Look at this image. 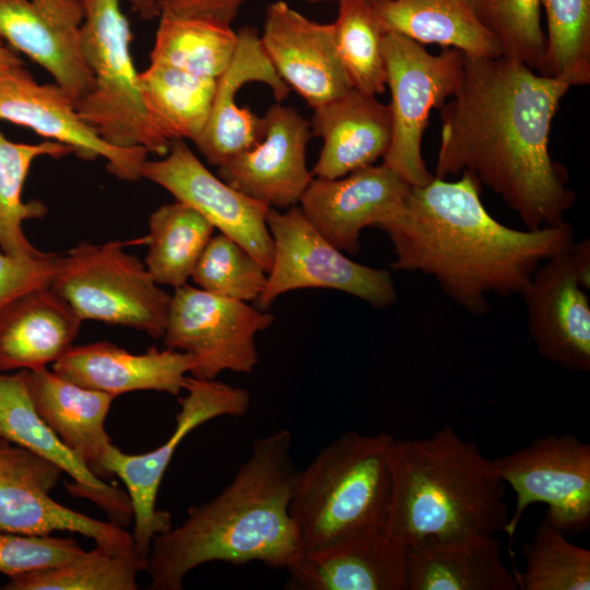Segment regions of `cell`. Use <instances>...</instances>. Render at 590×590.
<instances>
[{"label":"cell","instance_id":"1","mask_svg":"<svg viewBox=\"0 0 590 590\" xmlns=\"http://www.w3.org/2000/svg\"><path fill=\"white\" fill-rule=\"evenodd\" d=\"M570 86L504 56L463 55L455 93L439 108L434 176L472 175L528 229L557 226L575 204L567 169L553 161V119Z\"/></svg>","mask_w":590,"mask_h":590},{"label":"cell","instance_id":"2","mask_svg":"<svg viewBox=\"0 0 590 590\" xmlns=\"http://www.w3.org/2000/svg\"><path fill=\"white\" fill-rule=\"evenodd\" d=\"M481 189L467 173L453 181L434 176L411 186L399 211L379 226L393 245V270L433 276L473 315L487 312V295H521L538 267L575 241L567 221L526 231L499 223L483 205Z\"/></svg>","mask_w":590,"mask_h":590},{"label":"cell","instance_id":"3","mask_svg":"<svg viewBox=\"0 0 590 590\" xmlns=\"http://www.w3.org/2000/svg\"><path fill=\"white\" fill-rule=\"evenodd\" d=\"M291 447L286 428L259 437L221 493L154 538L144 569L150 589L181 590L190 571L211 562L286 570L296 562L303 552L288 510L298 473Z\"/></svg>","mask_w":590,"mask_h":590},{"label":"cell","instance_id":"4","mask_svg":"<svg viewBox=\"0 0 590 590\" xmlns=\"http://www.w3.org/2000/svg\"><path fill=\"white\" fill-rule=\"evenodd\" d=\"M390 467L387 530L408 548L505 532L506 484L493 460L452 427L394 438Z\"/></svg>","mask_w":590,"mask_h":590},{"label":"cell","instance_id":"5","mask_svg":"<svg viewBox=\"0 0 590 590\" xmlns=\"http://www.w3.org/2000/svg\"><path fill=\"white\" fill-rule=\"evenodd\" d=\"M393 441L347 432L298 470L288 510L303 553L387 528Z\"/></svg>","mask_w":590,"mask_h":590},{"label":"cell","instance_id":"6","mask_svg":"<svg viewBox=\"0 0 590 590\" xmlns=\"http://www.w3.org/2000/svg\"><path fill=\"white\" fill-rule=\"evenodd\" d=\"M82 47L94 78L90 93L75 103L80 116L113 146L143 148L164 156L170 141L145 107L140 72L132 60L131 28L120 0H80Z\"/></svg>","mask_w":590,"mask_h":590},{"label":"cell","instance_id":"7","mask_svg":"<svg viewBox=\"0 0 590 590\" xmlns=\"http://www.w3.org/2000/svg\"><path fill=\"white\" fill-rule=\"evenodd\" d=\"M123 245L81 241L60 256L50 287L82 321L128 327L162 339L172 295Z\"/></svg>","mask_w":590,"mask_h":590},{"label":"cell","instance_id":"8","mask_svg":"<svg viewBox=\"0 0 590 590\" xmlns=\"http://www.w3.org/2000/svg\"><path fill=\"white\" fill-rule=\"evenodd\" d=\"M386 84L390 90L391 141L382 164L412 187L428 184L434 175L422 155V141L430 111L455 93L463 54L444 48L428 52L422 44L393 32L384 38Z\"/></svg>","mask_w":590,"mask_h":590},{"label":"cell","instance_id":"9","mask_svg":"<svg viewBox=\"0 0 590 590\" xmlns=\"http://www.w3.org/2000/svg\"><path fill=\"white\" fill-rule=\"evenodd\" d=\"M184 391L174 432L161 446L131 455L113 445L103 462L107 477L116 475L126 486L134 520L133 548L145 560L154 538L173 526L170 515L156 508V498L178 446L202 424L221 416H243L250 405L246 389L215 379L189 375Z\"/></svg>","mask_w":590,"mask_h":590},{"label":"cell","instance_id":"10","mask_svg":"<svg viewBox=\"0 0 590 590\" xmlns=\"http://www.w3.org/2000/svg\"><path fill=\"white\" fill-rule=\"evenodd\" d=\"M267 225L274 247L267 285L257 299L268 308L279 296L299 288H331L382 308L398 299L389 271L349 259L306 219L299 205L270 208Z\"/></svg>","mask_w":590,"mask_h":590},{"label":"cell","instance_id":"11","mask_svg":"<svg viewBox=\"0 0 590 590\" xmlns=\"http://www.w3.org/2000/svg\"><path fill=\"white\" fill-rule=\"evenodd\" d=\"M515 495V512L505 532L512 541L524 510L534 503L547 506L544 519L568 534L590 526V445L571 434L547 435L493 460Z\"/></svg>","mask_w":590,"mask_h":590},{"label":"cell","instance_id":"12","mask_svg":"<svg viewBox=\"0 0 590 590\" xmlns=\"http://www.w3.org/2000/svg\"><path fill=\"white\" fill-rule=\"evenodd\" d=\"M273 322L272 314L247 302L185 284L172 295L162 339L192 357L190 376L215 379L224 370L251 374L259 361L256 335Z\"/></svg>","mask_w":590,"mask_h":590},{"label":"cell","instance_id":"13","mask_svg":"<svg viewBox=\"0 0 590 590\" xmlns=\"http://www.w3.org/2000/svg\"><path fill=\"white\" fill-rule=\"evenodd\" d=\"M590 241L545 259L522 292L528 330L541 356L565 369L590 370Z\"/></svg>","mask_w":590,"mask_h":590},{"label":"cell","instance_id":"14","mask_svg":"<svg viewBox=\"0 0 590 590\" xmlns=\"http://www.w3.org/2000/svg\"><path fill=\"white\" fill-rule=\"evenodd\" d=\"M63 472L48 460L0 439V530L22 534L78 533L111 548L133 547L131 533L113 521L73 510L50 493Z\"/></svg>","mask_w":590,"mask_h":590},{"label":"cell","instance_id":"15","mask_svg":"<svg viewBox=\"0 0 590 590\" xmlns=\"http://www.w3.org/2000/svg\"><path fill=\"white\" fill-rule=\"evenodd\" d=\"M142 178L188 204L220 233L233 238L269 272L274 247L267 225L270 206L236 190L212 174L185 140H174L160 160H146Z\"/></svg>","mask_w":590,"mask_h":590},{"label":"cell","instance_id":"16","mask_svg":"<svg viewBox=\"0 0 590 590\" xmlns=\"http://www.w3.org/2000/svg\"><path fill=\"white\" fill-rule=\"evenodd\" d=\"M0 120L27 127L50 141L64 144L82 160L102 157L108 172L121 180L142 179L149 152L143 148L125 149L107 143L80 116L72 97L56 83H37L31 73L0 80Z\"/></svg>","mask_w":590,"mask_h":590},{"label":"cell","instance_id":"17","mask_svg":"<svg viewBox=\"0 0 590 590\" xmlns=\"http://www.w3.org/2000/svg\"><path fill=\"white\" fill-rule=\"evenodd\" d=\"M82 23L80 0H0V38L44 68L75 103L94 86Z\"/></svg>","mask_w":590,"mask_h":590},{"label":"cell","instance_id":"18","mask_svg":"<svg viewBox=\"0 0 590 590\" xmlns=\"http://www.w3.org/2000/svg\"><path fill=\"white\" fill-rule=\"evenodd\" d=\"M263 119L262 139L217 167V176L270 208L297 205L314 178L306 163L309 121L280 103L271 105Z\"/></svg>","mask_w":590,"mask_h":590},{"label":"cell","instance_id":"19","mask_svg":"<svg viewBox=\"0 0 590 590\" xmlns=\"http://www.w3.org/2000/svg\"><path fill=\"white\" fill-rule=\"evenodd\" d=\"M410 187L386 165H369L335 179L314 177L298 205L333 246L357 253L362 231L389 221L403 204Z\"/></svg>","mask_w":590,"mask_h":590},{"label":"cell","instance_id":"20","mask_svg":"<svg viewBox=\"0 0 590 590\" xmlns=\"http://www.w3.org/2000/svg\"><path fill=\"white\" fill-rule=\"evenodd\" d=\"M260 40L280 78L312 109L353 88L337 50L333 23L312 21L278 0L267 8Z\"/></svg>","mask_w":590,"mask_h":590},{"label":"cell","instance_id":"21","mask_svg":"<svg viewBox=\"0 0 590 590\" xmlns=\"http://www.w3.org/2000/svg\"><path fill=\"white\" fill-rule=\"evenodd\" d=\"M251 82L269 86L278 103L291 91L269 60L256 28L246 26L237 31L234 57L216 80L208 121L194 142L210 165L220 167L262 139L263 117L236 103L238 91Z\"/></svg>","mask_w":590,"mask_h":590},{"label":"cell","instance_id":"22","mask_svg":"<svg viewBox=\"0 0 590 590\" xmlns=\"http://www.w3.org/2000/svg\"><path fill=\"white\" fill-rule=\"evenodd\" d=\"M406 545L387 528L302 553L287 569L290 590H408Z\"/></svg>","mask_w":590,"mask_h":590},{"label":"cell","instance_id":"23","mask_svg":"<svg viewBox=\"0 0 590 590\" xmlns=\"http://www.w3.org/2000/svg\"><path fill=\"white\" fill-rule=\"evenodd\" d=\"M0 439L22 447L67 473L69 491L98 505L113 522L125 526L132 518L127 492L107 484L72 452L37 413L26 371H0Z\"/></svg>","mask_w":590,"mask_h":590},{"label":"cell","instance_id":"24","mask_svg":"<svg viewBox=\"0 0 590 590\" xmlns=\"http://www.w3.org/2000/svg\"><path fill=\"white\" fill-rule=\"evenodd\" d=\"M193 366L184 352L151 347L131 353L107 341L72 345L52 370L82 387L115 398L133 391H157L178 396L185 390Z\"/></svg>","mask_w":590,"mask_h":590},{"label":"cell","instance_id":"25","mask_svg":"<svg viewBox=\"0 0 590 590\" xmlns=\"http://www.w3.org/2000/svg\"><path fill=\"white\" fill-rule=\"evenodd\" d=\"M309 125L323 143L311 172L319 178L335 179L374 165L391 141L389 106L355 88L315 108Z\"/></svg>","mask_w":590,"mask_h":590},{"label":"cell","instance_id":"26","mask_svg":"<svg viewBox=\"0 0 590 590\" xmlns=\"http://www.w3.org/2000/svg\"><path fill=\"white\" fill-rule=\"evenodd\" d=\"M82 322L51 287L17 297L0 310V371L54 364L73 345Z\"/></svg>","mask_w":590,"mask_h":590},{"label":"cell","instance_id":"27","mask_svg":"<svg viewBox=\"0 0 590 590\" xmlns=\"http://www.w3.org/2000/svg\"><path fill=\"white\" fill-rule=\"evenodd\" d=\"M33 404L57 437L102 480L113 444L105 429L114 396L76 385L48 368L25 370Z\"/></svg>","mask_w":590,"mask_h":590},{"label":"cell","instance_id":"28","mask_svg":"<svg viewBox=\"0 0 590 590\" xmlns=\"http://www.w3.org/2000/svg\"><path fill=\"white\" fill-rule=\"evenodd\" d=\"M408 590H518L496 535L409 547Z\"/></svg>","mask_w":590,"mask_h":590},{"label":"cell","instance_id":"29","mask_svg":"<svg viewBox=\"0 0 590 590\" xmlns=\"http://www.w3.org/2000/svg\"><path fill=\"white\" fill-rule=\"evenodd\" d=\"M385 30L418 44H438L472 58L503 56L469 0H369Z\"/></svg>","mask_w":590,"mask_h":590},{"label":"cell","instance_id":"30","mask_svg":"<svg viewBox=\"0 0 590 590\" xmlns=\"http://www.w3.org/2000/svg\"><path fill=\"white\" fill-rule=\"evenodd\" d=\"M142 96L158 131L170 142L200 137L211 111L216 80L150 63L140 72Z\"/></svg>","mask_w":590,"mask_h":590},{"label":"cell","instance_id":"31","mask_svg":"<svg viewBox=\"0 0 590 590\" xmlns=\"http://www.w3.org/2000/svg\"><path fill=\"white\" fill-rule=\"evenodd\" d=\"M213 225L193 208L175 200L157 208L149 219V250L144 264L160 285L187 284L202 251L213 236Z\"/></svg>","mask_w":590,"mask_h":590},{"label":"cell","instance_id":"32","mask_svg":"<svg viewBox=\"0 0 590 590\" xmlns=\"http://www.w3.org/2000/svg\"><path fill=\"white\" fill-rule=\"evenodd\" d=\"M236 46L237 32L231 24L161 15L150 63L217 80L231 63Z\"/></svg>","mask_w":590,"mask_h":590},{"label":"cell","instance_id":"33","mask_svg":"<svg viewBox=\"0 0 590 590\" xmlns=\"http://www.w3.org/2000/svg\"><path fill=\"white\" fill-rule=\"evenodd\" d=\"M73 153L72 149L56 141L19 143L0 131V249L9 255L30 258L38 250L25 236L23 224L43 217L46 205L37 200L23 201V187L33 163L43 156L60 158Z\"/></svg>","mask_w":590,"mask_h":590},{"label":"cell","instance_id":"34","mask_svg":"<svg viewBox=\"0 0 590 590\" xmlns=\"http://www.w3.org/2000/svg\"><path fill=\"white\" fill-rule=\"evenodd\" d=\"M145 564L133 547L95 545L62 564L9 578L2 589L135 590Z\"/></svg>","mask_w":590,"mask_h":590},{"label":"cell","instance_id":"35","mask_svg":"<svg viewBox=\"0 0 590 590\" xmlns=\"http://www.w3.org/2000/svg\"><path fill=\"white\" fill-rule=\"evenodd\" d=\"M338 3L335 46L351 85L366 94H381L387 86L382 50L387 31L369 0Z\"/></svg>","mask_w":590,"mask_h":590},{"label":"cell","instance_id":"36","mask_svg":"<svg viewBox=\"0 0 590 590\" xmlns=\"http://www.w3.org/2000/svg\"><path fill=\"white\" fill-rule=\"evenodd\" d=\"M526 569L512 574L521 590H589L590 551L543 519L522 546Z\"/></svg>","mask_w":590,"mask_h":590},{"label":"cell","instance_id":"37","mask_svg":"<svg viewBox=\"0 0 590 590\" xmlns=\"http://www.w3.org/2000/svg\"><path fill=\"white\" fill-rule=\"evenodd\" d=\"M546 55L540 72L567 85L590 83V0H541Z\"/></svg>","mask_w":590,"mask_h":590},{"label":"cell","instance_id":"38","mask_svg":"<svg viewBox=\"0 0 590 590\" xmlns=\"http://www.w3.org/2000/svg\"><path fill=\"white\" fill-rule=\"evenodd\" d=\"M480 22L495 36L504 57L541 72L546 36L541 0H469Z\"/></svg>","mask_w":590,"mask_h":590},{"label":"cell","instance_id":"39","mask_svg":"<svg viewBox=\"0 0 590 590\" xmlns=\"http://www.w3.org/2000/svg\"><path fill=\"white\" fill-rule=\"evenodd\" d=\"M197 287L236 300H257L267 285L268 272L240 244L213 235L191 274Z\"/></svg>","mask_w":590,"mask_h":590},{"label":"cell","instance_id":"40","mask_svg":"<svg viewBox=\"0 0 590 590\" xmlns=\"http://www.w3.org/2000/svg\"><path fill=\"white\" fill-rule=\"evenodd\" d=\"M83 552L73 539L0 530V573L8 578L62 564Z\"/></svg>","mask_w":590,"mask_h":590},{"label":"cell","instance_id":"41","mask_svg":"<svg viewBox=\"0 0 590 590\" xmlns=\"http://www.w3.org/2000/svg\"><path fill=\"white\" fill-rule=\"evenodd\" d=\"M60 264V256L45 252L21 258L0 249V310L31 291L50 287Z\"/></svg>","mask_w":590,"mask_h":590},{"label":"cell","instance_id":"42","mask_svg":"<svg viewBox=\"0 0 590 590\" xmlns=\"http://www.w3.org/2000/svg\"><path fill=\"white\" fill-rule=\"evenodd\" d=\"M244 2L245 0H160V16L201 17L231 24Z\"/></svg>","mask_w":590,"mask_h":590},{"label":"cell","instance_id":"43","mask_svg":"<svg viewBox=\"0 0 590 590\" xmlns=\"http://www.w3.org/2000/svg\"><path fill=\"white\" fill-rule=\"evenodd\" d=\"M28 73L24 61L12 49L7 47L0 38V80Z\"/></svg>","mask_w":590,"mask_h":590},{"label":"cell","instance_id":"44","mask_svg":"<svg viewBox=\"0 0 590 590\" xmlns=\"http://www.w3.org/2000/svg\"><path fill=\"white\" fill-rule=\"evenodd\" d=\"M131 8L144 21L160 16V0H129Z\"/></svg>","mask_w":590,"mask_h":590},{"label":"cell","instance_id":"45","mask_svg":"<svg viewBox=\"0 0 590 590\" xmlns=\"http://www.w3.org/2000/svg\"><path fill=\"white\" fill-rule=\"evenodd\" d=\"M308 2H311V3H320V2H338L339 0H306Z\"/></svg>","mask_w":590,"mask_h":590}]
</instances>
